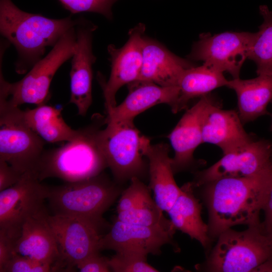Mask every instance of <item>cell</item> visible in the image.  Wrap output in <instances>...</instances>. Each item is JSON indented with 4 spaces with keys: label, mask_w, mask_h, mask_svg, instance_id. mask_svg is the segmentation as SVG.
I'll return each mask as SVG.
<instances>
[{
    "label": "cell",
    "mask_w": 272,
    "mask_h": 272,
    "mask_svg": "<svg viewBox=\"0 0 272 272\" xmlns=\"http://www.w3.org/2000/svg\"><path fill=\"white\" fill-rule=\"evenodd\" d=\"M99 133L101 147L109 167L118 184L145 172L144 149L150 142L133 122H105Z\"/></svg>",
    "instance_id": "52a82bcc"
},
{
    "label": "cell",
    "mask_w": 272,
    "mask_h": 272,
    "mask_svg": "<svg viewBox=\"0 0 272 272\" xmlns=\"http://www.w3.org/2000/svg\"><path fill=\"white\" fill-rule=\"evenodd\" d=\"M181 189L179 195L167 212L170 220L176 230L198 241L210 251L213 240L209 235L208 224L202 219L201 205L194 194V188L189 182Z\"/></svg>",
    "instance_id": "7402d4cb"
},
{
    "label": "cell",
    "mask_w": 272,
    "mask_h": 272,
    "mask_svg": "<svg viewBox=\"0 0 272 272\" xmlns=\"http://www.w3.org/2000/svg\"><path fill=\"white\" fill-rule=\"evenodd\" d=\"M146 26L139 23L128 32V39L119 48L110 44L107 47L111 62L108 80L100 82L106 112L116 105V94L123 85L136 81L140 75L143 61V43Z\"/></svg>",
    "instance_id": "4fadbf2b"
},
{
    "label": "cell",
    "mask_w": 272,
    "mask_h": 272,
    "mask_svg": "<svg viewBox=\"0 0 272 272\" xmlns=\"http://www.w3.org/2000/svg\"><path fill=\"white\" fill-rule=\"evenodd\" d=\"M79 20L71 16L51 19L29 13L18 8L11 0H0V32L18 52L15 71L24 74L39 60L46 47H53Z\"/></svg>",
    "instance_id": "7a4b0ae2"
},
{
    "label": "cell",
    "mask_w": 272,
    "mask_h": 272,
    "mask_svg": "<svg viewBox=\"0 0 272 272\" xmlns=\"http://www.w3.org/2000/svg\"><path fill=\"white\" fill-rule=\"evenodd\" d=\"M226 87L236 94L238 112L243 124L269 114L267 106L272 100V76L233 79L228 81Z\"/></svg>",
    "instance_id": "603a6c76"
},
{
    "label": "cell",
    "mask_w": 272,
    "mask_h": 272,
    "mask_svg": "<svg viewBox=\"0 0 272 272\" xmlns=\"http://www.w3.org/2000/svg\"><path fill=\"white\" fill-rule=\"evenodd\" d=\"M44 140L25 122L19 107L0 104V160L22 174L35 171Z\"/></svg>",
    "instance_id": "ba28073f"
},
{
    "label": "cell",
    "mask_w": 272,
    "mask_h": 272,
    "mask_svg": "<svg viewBox=\"0 0 272 272\" xmlns=\"http://www.w3.org/2000/svg\"><path fill=\"white\" fill-rule=\"evenodd\" d=\"M255 33L226 32L212 35L201 34L195 42L189 59L202 61L203 64L239 78L242 66L248 58Z\"/></svg>",
    "instance_id": "8fae6325"
},
{
    "label": "cell",
    "mask_w": 272,
    "mask_h": 272,
    "mask_svg": "<svg viewBox=\"0 0 272 272\" xmlns=\"http://www.w3.org/2000/svg\"><path fill=\"white\" fill-rule=\"evenodd\" d=\"M175 232L176 230L134 225L116 219L107 233L101 237L99 249L159 255L163 246L174 244Z\"/></svg>",
    "instance_id": "9a60e30c"
},
{
    "label": "cell",
    "mask_w": 272,
    "mask_h": 272,
    "mask_svg": "<svg viewBox=\"0 0 272 272\" xmlns=\"http://www.w3.org/2000/svg\"><path fill=\"white\" fill-rule=\"evenodd\" d=\"M259 12L263 21L255 33L248 59L255 62L257 75L272 76V12L261 5Z\"/></svg>",
    "instance_id": "484cf974"
},
{
    "label": "cell",
    "mask_w": 272,
    "mask_h": 272,
    "mask_svg": "<svg viewBox=\"0 0 272 272\" xmlns=\"http://www.w3.org/2000/svg\"><path fill=\"white\" fill-rule=\"evenodd\" d=\"M128 85L127 97L121 104L107 112L105 122H133L138 115L159 104H168L174 112L179 94L178 86L162 87L142 81H135Z\"/></svg>",
    "instance_id": "e0dca14e"
},
{
    "label": "cell",
    "mask_w": 272,
    "mask_h": 272,
    "mask_svg": "<svg viewBox=\"0 0 272 272\" xmlns=\"http://www.w3.org/2000/svg\"><path fill=\"white\" fill-rule=\"evenodd\" d=\"M129 186L122 191L117 206V213L130 210L150 196V188L138 177L130 180Z\"/></svg>",
    "instance_id": "f546056e"
},
{
    "label": "cell",
    "mask_w": 272,
    "mask_h": 272,
    "mask_svg": "<svg viewBox=\"0 0 272 272\" xmlns=\"http://www.w3.org/2000/svg\"><path fill=\"white\" fill-rule=\"evenodd\" d=\"M80 128L78 135L61 147L44 151L34 171L40 181L57 178L66 182L88 179L108 167L100 140L104 118Z\"/></svg>",
    "instance_id": "3957f363"
},
{
    "label": "cell",
    "mask_w": 272,
    "mask_h": 272,
    "mask_svg": "<svg viewBox=\"0 0 272 272\" xmlns=\"http://www.w3.org/2000/svg\"><path fill=\"white\" fill-rule=\"evenodd\" d=\"M266 232L272 238V227H271L269 229L266 231Z\"/></svg>",
    "instance_id": "d590c367"
},
{
    "label": "cell",
    "mask_w": 272,
    "mask_h": 272,
    "mask_svg": "<svg viewBox=\"0 0 272 272\" xmlns=\"http://www.w3.org/2000/svg\"><path fill=\"white\" fill-rule=\"evenodd\" d=\"M62 6L72 14L93 12L112 19V7L118 0H58Z\"/></svg>",
    "instance_id": "f1b7e54d"
},
{
    "label": "cell",
    "mask_w": 272,
    "mask_h": 272,
    "mask_svg": "<svg viewBox=\"0 0 272 272\" xmlns=\"http://www.w3.org/2000/svg\"><path fill=\"white\" fill-rule=\"evenodd\" d=\"M147 255L135 251H122L109 258L111 271L157 272V269L147 262Z\"/></svg>",
    "instance_id": "83f0119b"
},
{
    "label": "cell",
    "mask_w": 272,
    "mask_h": 272,
    "mask_svg": "<svg viewBox=\"0 0 272 272\" xmlns=\"http://www.w3.org/2000/svg\"><path fill=\"white\" fill-rule=\"evenodd\" d=\"M76 267L81 272L111 271L109 264V258L102 256L99 251L90 254L78 263Z\"/></svg>",
    "instance_id": "1f68e13d"
},
{
    "label": "cell",
    "mask_w": 272,
    "mask_h": 272,
    "mask_svg": "<svg viewBox=\"0 0 272 272\" xmlns=\"http://www.w3.org/2000/svg\"><path fill=\"white\" fill-rule=\"evenodd\" d=\"M262 211L264 212V218L262 224L266 230L272 225V181Z\"/></svg>",
    "instance_id": "e575fe53"
},
{
    "label": "cell",
    "mask_w": 272,
    "mask_h": 272,
    "mask_svg": "<svg viewBox=\"0 0 272 272\" xmlns=\"http://www.w3.org/2000/svg\"><path fill=\"white\" fill-rule=\"evenodd\" d=\"M272 167V142L254 139L241 148L224 154L209 168L195 173L191 182L194 188L223 177L256 175Z\"/></svg>",
    "instance_id": "7c38bea8"
},
{
    "label": "cell",
    "mask_w": 272,
    "mask_h": 272,
    "mask_svg": "<svg viewBox=\"0 0 272 272\" xmlns=\"http://www.w3.org/2000/svg\"><path fill=\"white\" fill-rule=\"evenodd\" d=\"M271 103L272 104V100L271 101ZM271 125H270V130L272 131V113H271Z\"/></svg>",
    "instance_id": "8d00e7d4"
},
{
    "label": "cell",
    "mask_w": 272,
    "mask_h": 272,
    "mask_svg": "<svg viewBox=\"0 0 272 272\" xmlns=\"http://www.w3.org/2000/svg\"><path fill=\"white\" fill-rule=\"evenodd\" d=\"M61 110L43 104L22 110V116L25 123L44 141L67 142L78 135L80 129L75 130L69 126L63 119Z\"/></svg>",
    "instance_id": "d4e9b609"
},
{
    "label": "cell",
    "mask_w": 272,
    "mask_h": 272,
    "mask_svg": "<svg viewBox=\"0 0 272 272\" xmlns=\"http://www.w3.org/2000/svg\"><path fill=\"white\" fill-rule=\"evenodd\" d=\"M228 82L223 73L204 64L185 70L177 82L179 94L173 113L186 109L191 100L208 95L219 87L226 86Z\"/></svg>",
    "instance_id": "cb8c5ba5"
},
{
    "label": "cell",
    "mask_w": 272,
    "mask_h": 272,
    "mask_svg": "<svg viewBox=\"0 0 272 272\" xmlns=\"http://www.w3.org/2000/svg\"><path fill=\"white\" fill-rule=\"evenodd\" d=\"M59 251L58 271H71L90 254L100 251L102 234L109 224L99 223L75 217L48 215Z\"/></svg>",
    "instance_id": "9c48e42d"
},
{
    "label": "cell",
    "mask_w": 272,
    "mask_h": 272,
    "mask_svg": "<svg viewBox=\"0 0 272 272\" xmlns=\"http://www.w3.org/2000/svg\"><path fill=\"white\" fill-rule=\"evenodd\" d=\"M14 240L0 232V269L8 261L13 252Z\"/></svg>",
    "instance_id": "836d02e7"
},
{
    "label": "cell",
    "mask_w": 272,
    "mask_h": 272,
    "mask_svg": "<svg viewBox=\"0 0 272 272\" xmlns=\"http://www.w3.org/2000/svg\"><path fill=\"white\" fill-rule=\"evenodd\" d=\"M149 196L129 211L117 213L116 219L127 223L147 227H160L176 230L170 220Z\"/></svg>",
    "instance_id": "4316f807"
},
{
    "label": "cell",
    "mask_w": 272,
    "mask_h": 272,
    "mask_svg": "<svg viewBox=\"0 0 272 272\" xmlns=\"http://www.w3.org/2000/svg\"><path fill=\"white\" fill-rule=\"evenodd\" d=\"M23 174L7 162L0 160V191L17 183Z\"/></svg>",
    "instance_id": "d6a6232c"
},
{
    "label": "cell",
    "mask_w": 272,
    "mask_h": 272,
    "mask_svg": "<svg viewBox=\"0 0 272 272\" xmlns=\"http://www.w3.org/2000/svg\"><path fill=\"white\" fill-rule=\"evenodd\" d=\"M169 153V146L165 143L151 145L149 142L144 149V156L149 162V187L154 192L157 206L167 213L181 191L174 178Z\"/></svg>",
    "instance_id": "44dd1931"
},
{
    "label": "cell",
    "mask_w": 272,
    "mask_h": 272,
    "mask_svg": "<svg viewBox=\"0 0 272 272\" xmlns=\"http://www.w3.org/2000/svg\"><path fill=\"white\" fill-rule=\"evenodd\" d=\"M122 190L102 173L85 180L49 187L47 200L52 215L105 224L103 214Z\"/></svg>",
    "instance_id": "5b68a950"
},
{
    "label": "cell",
    "mask_w": 272,
    "mask_h": 272,
    "mask_svg": "<svg viewBox=\"0 0 272 272\" xmlns=\"http://www.w3.org/2000/svg\"><path fill=\"white\" fill-rule=\"evenodd\" d=\"M238 111L224 110L218 101L208 111L202 126L203 143L218 146L225 154L250 143L254 137L243 127Z\"/></svg>",
    "instance_id": "ffe728a7"
},
{
    "label": "cell",
    "mask_w": 272,
    "mask_h": 272,
    "mask_svg": "<svg viewBox=\"0 0 272 272\" xmlns=\"http://www.w3.org/2000/svg\"><path fill=\"white\" fill-rule=\"evenodd\" d=\"M193 66L189 60L177 56L157 41L145 36L142 65L136 81L151 82L162 87L176 86L182 73Z\"/></svg>",
    "instance_id": "ac0fdd59"
},
{
    "label": "cell",
    "mask_w": 272,
    "mask_h": 272,
    "mask_svg": "<svg viewBox=\"0 0 272 272\" xmlns=\"http://www.w3.org/2000/svg\"><path fill=\"white\" fill-rule=\"evenodd\" d=\"M219 101L210 94L204 96L186 112L169 135L174 151L171 158L174 174L197 167L193 157L196 148L203 143L202 126L206 115L211 107Z\"/></svg>",
    "instance_id": "5bb4252c"
},
{
    "label": "cell",
    "mask_w": 272,
    "mask_h": 272,
    "mask_svg": "<svg viewBox=\"0 0 272 272\" xmlns=\"http://www.w3.org/2000/svg\"><path fill=\"white\" fill-rule=\"evenodd\" d=\"M47 211L28 219L20 236L14 241V252L42 263L53 265L57 271L59 251Z\"/></svg>",
    "instance_id": "d6986e66"
},
{
    "label": "cell",
    "mask_w": 272,
    "mask_h": 272,
    "mask_svg": "<svg viewBox=\"0 0 272 272\" xmlns=\"http://www.w3.org/2000/svg\"><path fill=\"white\" fill-rule=\"evenodd\" d=\"M272 181V167L259 174L242 177H223L202 187L201 196L209 214V235L213 240L233 226L260 224Z\"/></svg>",
    "instance_id": "6da1fadb"
},
{
    "label": "cell",
    "mask_w": 272,
    "mask_h": 272,
    "mask_svg": "<svg viewBox=\"0 0 272 272\" xmlns=\"http://www.w3.org/2000/svg\"><path fill=\"white\" fill-rule=\"evenodd\" d=\"M217 239L206 261L196 269L212 272L257 271L272 257V238L262 222L241 231L227 229Z\"/></svg>",
    "instance_id": "277c9868"
},
{
    "label": "cell",
    "mask_w": 272,
    "mask_h": 272,
    "mask_svg": "<svg viewBox=\"0 0 272 272\" xmlns=\"http://www.w3.org/2000/svg\"><path fill=\"white\" fill-rule=\"evenodd\" d=\"M1 272H47L55 271L53 265L40 262L27 256L13 252Z\"/></svg>",
    "instance_id": "4dcf8cb0"
},
{
    "label": "cell",
    "mask_w": 272,
    "mask_h": 272,
    "mask_svg": "<svg viewBox=\"0 0 272 272\" xmlns=\"http://www.w3.org/2000/svg\"><path fill=\"white\" fill-rule=\"evenodd\" d=\"M75 27L70 29L19 81L7 82L1 70L0 104L19 107L25 103L37 106L45 103L55 74L73 55L77 38Z\"/></svg>",
    "instance_id": "8992f818"
},
{
    "label": "cell",
    "mask_w": 272,
    "mask_h": 272,
    "mask_svg": "<svg viewBox=\"0 0 272 272\" xmlns=\"http://www.w3.org/2000/svg\"><path fill=\"white\" fill-rule=\"evenodd\" d=\"M76 27L77 38L70 74V102L76 106L78 114L85 116L92 102V65L96 59L92 50V38L96 26L79 19Z\"/></svg>",
    "instance_id": "2e32d148"
},
{
    "label": "cell",
    "mask_w": 272,
    "mask_h": 272,
    "mask_svg": "<svg viewBox=\"0 0 272 272\" xmlns=\"http://www.w3.org/2000/svg\"><path fill=\"white\" fill-rule=\"evenodd\" d=\"M48 189L34 172H27L15 185L1 191L0 232L16 240L28 219L46 210Z\"/></svg>",
    "instance_id": "30bf717a"
}]
</instances>
